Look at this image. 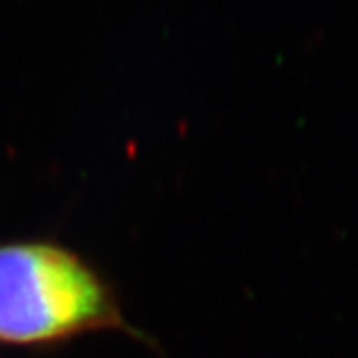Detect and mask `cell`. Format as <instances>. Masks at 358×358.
<instances>
[{"instance_id":"6da1fadb","label":"cell","mask_w":358,"mask_h":358,"mask_svg":"<svg viewBox=\"0 0 358 358\" xmlns=\"http://www.w3.org/2000/svg\"><path fill=\"white\" fill-rule=\"evenodd\" d=\"M124 327L113 293L80 257L45 242L0 248V338L50 344Z\"/></svg>"}]
</instances>
